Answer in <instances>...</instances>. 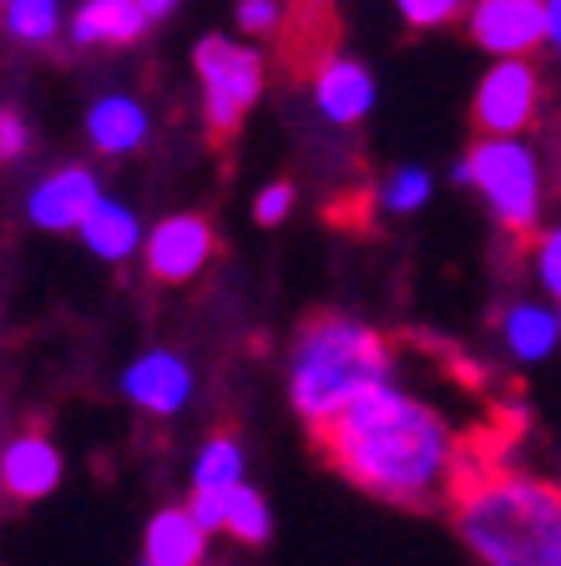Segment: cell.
<instances>
[{
  "mask_svg": "<svg viewBox=\"0 0 561 566\" xmlns=\"http://www.w3.org/2000/svg\"><path fill=\"white\" fill-rule=\"evenodd\" d=\"M314 446L344 481L389 506H430L435 491L460 475L450 424L395 385L374 389L370 400L344 410L334 424L314 430Z\"/></svg>",
  "mask_w": 561,
  "mask_h": 566,
  "instance_id": "cell-1",
  "label": "cell"
},
{
  "mask_svg": "<svg viewBox=\"0 0 561 566\" xmlns=\"http://www.w3.org/2000/svg\"><path fill=\"white\" fill-rule=\"evenodd\" d=\"M456 531L480 566H561V485L516 471L456 475Z\"/></svg>",
  "mask_w": 561,
  "mask_h": 566,
  "instance_id": "cell-2",
  "label": "cell"
},
{
  "mask_svg": "<svg viewBox=\"0 0 561 566\" xmlns=\"http://www.w3.org/2000/svg\"><path fill=\"white\" fill-rule=\"evenodd\" d=\"M389 344L350 314H309L289 349V400L309 430L334 424L344 410L389 385Z\"/></svg>",
  "mask_w": 561,
  "mask_h": 566,
  "instance_id": "cell-3",
  "label": "cell"
},
{
  "mask_svg": "<svg viewBox=\"0 0 561 566\" xmlns=\"http://www.w3.org/2000/svg\"><path fill=\"white\" fill-rule=\"evenodd\" d=\"M470 163V182L486 192L496 223L511 238H531L537 233V212H541V167L531 157V147L506 137H480L466 153Z\"/></svg>",
  "mask_w": 561,
  "mask_h": 566,
  "instance_id": "cell-4",
  "label": "cell"
},
{
  "mask_svg": "<svg viewBox=\"0 0 561 566\" xmlns=\"http://www.w3.org/2000/svg\"><path fill=\"white\" fill-rule=\"evenodd\" d=\"M193 66L202 76V117H208V137L228 142L238 122L248 117V106L263 92V56L248 46H233L228 35H202L193 51Z\"/></svg>",
  "mask_w": 561,
  "mask_h": 566,
  "instance_id": "cell-5",
  "label": "cell"
},
{
  "mask_svg": "<svg viewBox=\"0 0 561 566\" xmlns=\"http://www.w3.org/2000/svg\"><path fill=\"white\" fill-rule=\"evenodd\" d=\"M541 106V76L531 61H496L486 71V82L476 86V102H470V117L486 137H506L516 142V132H527L537 122Z\"/></svg>",
  "mask_w": 561,
  "mask_h": 566,
  "instance_id": "cell-6",
  "label": "cell"
},
{
  "mask_svg": "<svg viewBox=\"0 0 561 566\" xmlns=\"http://www.w3.org/2000/svg\"><path fill=\"white\" fill-rule=\"evenodd\" d=\"M466 35L501 61H527V51H537L551 35V11L547 0H476V11L466 15Z\"/></svg>",
  "mask_w": 561,
  "mask_h": 566,
  "instance_id": "cell-7",
  "label": "cell"
},
{
  "mask_svg": "<svg viewBox=\"0 0 561 566\" xmlns=\"http://www.w3.org/2000/svg\"><path fill=\"white\" fill-rule=\"evenodd\" d=\"M212 253H218V233H212V223L198 218V212H173V218H163V223L147 233V243H142L147 273H153L157 283L198 279L212 263Z\"/></svg>",
  "mask_w": 561,
  "mask_h": 566,
  "instance_id": "cell-8",
  "label": "cell"
},
{
  "mask_svg": "<svg viewBox=\"0 0 561 566\" xmlns=\"http://www.w3.org/2000/svg\"><path fill=\"white\" fill-rule=\"evenodd\" d=\"M96 202H102V188H96V177L86 172V167H61V172L41 177L31 188V198H25V218H31L35 228H46V233H82L86 218L96 212Z\"/></svg>",
  "mask_w": 561,
  "mask_h": 566,
  "instance_id": "cell-9",
  "label": "cell"
},
{
  "mask_svg": "<svg viewBox=\"0 0 561 566\" xmlns=\"http://www.w3.org/2000/svg\"><path fill=\"white\" fill-rule=\"evenodd\" d=\"M122 389H127V400L147 415H177L193 395V369L167 349H153L142 354L137 365L122 375Z\"/></svg>",
  "mask_w": 561,
  "mask_h": 566,
  "instance_id": "cell-10",
  "label": "cell"
},
{
  "mask_svg": "<svg viewBox=\"0 0 561 566\" xmlns=\"http://www.w3.org/2000/svg\"><path fill=\"white\" fill-rule=\"evenodd\" d=\"M0 485L11 501H41L61 485V450L46 436H15L0 455Z\"/></svg>",
  "mask_w": 561,
  "mask_h": 566,
  "instance_id": "cell-11",
  "label": "cell"
},
{
  "mask_svg": "<svg viewBox=\"0 0 561 566\" xmlns=\"http://www.w3.org/2000/svg\"><path fill=\"white\" fill-rule=\"evenodd\" d=\"M142 556L153 566H202L208 562V531L187 506H163L142 531Z\"/></svg>",
  "mask_w": 561,
  "mask_h": 566,
  "instance_id": "cell-12",
  "label": "cell"
},
{
  "mask_svg": "<svg viewBox=\"0 0 561 566\" xmlns=\"http://www.w3.org/2000/svg\"><path fill=\"white\" fill-rule=\"evenodd\" d=\"M314 102H319V112H324L329 122L350 127V122L370 117V106H374V76L360 66V61L334 56L314 76Z\"/></svg>",
  "mask_w": 561,
  "mask_h": 566,
  "instance_id": "cell-13",
  "label": "cell"
},
{
  "mask_svg": "<svg viewBox=\"0 0 561 566\" xmlns=\"http://www.w3.org/2000/svg\"><path fill=\"white\" fill-rule=\"evenodd\" d=\"M147 31L137 0H86L76 21H71V41L76 46H127Z\"/></svg>",
  "mask_w": 561,
  "mask_h": 566,
  "instance_id": "cell-14",
  "label": "cell"
},
{
  "mask_svg": "<svg viewBox=\"0 0 561 566\" xmlns=\"http://www.w3.org/2000/svg\"><path fill=\"white\" fill-rule=\"evenodd\" d=\"M86 137H92V147L106 157L132 153V147H142V137H147V112H142L132 96H102V102L86 112Z\"/></svg>",
  "mask_w": 561,
  "mask_h": 566,
  "instance_id": "cell-15",
  "label": "cell"
},
{
  "mask_svg": "<svg viewBox=\"0 0 561 566\" xmlns=\"http://www.w3.org/2000/svg\"><path fill=\"white\" fill-rule=\"evenodd\" d=\"M82 238H86V248H92L96 259H106V263L132 259V253H137V243H147V238H142V228H137V218H132V208H122L117 198L96 202V212L86 218Z\"/></svg>",
  "mask_w": 561,
  "mask_h": 566,
  "instance_id": "cell-16",
  "label": "cell"
},
{
  "mask_svg": "<svg viewBox=\"0 0 561 566\" xmlns=\"http://www.w3.org/2000/svg\"><path fill=\"white\" fill-rule=\"evenodd\" d=\"M561 339V314L537 304H516L506 314V344H511L516 359H547Z\"/></svg>",
  "mask_w": 561,
  "mask_h": 566,
  "instance_id": "cell-17",
  "label": "cell"
},
{
  "mask_svg": "<svg viewBox=\"0 0 561 566\" xmlns=\"http://www.w3.org/2000/svg\"><path fill=\"white\" fill-rule=\"evenodd\" d=\"M243 485V446L233 436H212L193 460V491H238Z\"/></svg>",
  "mask_w": 561,
  "mask_h": 566,
  "instance_id": "cell-18",
  "label": "cell"
},
{
  "mask_svg": "<svg viewBox=\"0 0 561 566\" xmlns=\"http://www.w3.org/2000/svg\"><path fill=\"white\" fill-rule=\"evenodd\" d=\"M222 531H228L233 542H243V546H263L273 536L269 501H263L253 485H238V491H228V521H222Z\"/></svg>",
  "mask_w": 561,
  "mask_h": 566,
  "instance_id": "cell-19",
  "label": "cell"
},
{
  "mask_svg": "<svg viewBox=\"0 0 561 566\" xmlns=\"http://www.w3.org/2000/svg\"><path fill=\"white\" fill-rule=\"evenodd\" d=\"M6 31L25 46H51L61 31V6L56 0H6Z\"/></svg>",
  "mask_w": 561,
  "mask_h": 566,
  "instance_id": "cell-20",
  "label": "cell"
},
{
  "mask_svg": "<svg viewBox=\"0 0 561 566\" xmlns=\"http://www.w3.org/2000/svg\"><path fill=\"white\" fill-rule=\"evenodd\" d=\"M425 198H430V177H425L420 167H399V172H389V182H385V208L415 212Z\"/></svg>",
  "mask_w": 561,
  "mask_h": 566,
  "instance_id": "cell-21",
  "label": "cell"
},
{
  "mask_svg": "<svg viewBox=\"0 0 561 566\" xmlns=\"http://www.w3.org/2000/svg\"><path fill=\"white\" fill-rule=\"evenodd\" d=\"M399 15H405L415 31H425V25H445L460 15V0H395Z\"/></svg>",
  "mask_w": 561,
  "mask_h": 566,
  "instance_id": "cell-22",
  "label": "cell"
},
{
  "mask_svg": "<svg viewBox=\"0 0 561 566\" xmlns=\"http://www.w3.org/2000/svg\"><path fill=\"white\" fill-rule=\"evenodd\" d=\"M238 25H243L248 35H279V25H283L279 0H243V6H238Z\"/></svg>",
  "mask_w": 561,
  "mask_h": 566,
  "instance_id": "cell-23",
  "label": "cell"
},
{
  "mask_svg": "<svg viewBox=\"0 0 561 566\" xmlns=\"http://www.w3.org/2000/svg\"><path fill=\"white\" fill-rule=\"evenodd\" d=\"M289 208H293V182H273V188L258 192L253 218L263 228H273V223H283V218H289Z\"/></svg>",
  "mask_w": 561,
  "mask_h": 566,
  "instance_id": "cell-24",
  "label": "cell"
},
{
  "mask_svg": "<svg viewBox=\"0 0 561 566\" xmlns=\"http://www.w3.org/2000/svg\"><path fill=\"white\" fill-rule=\"evenodd\" d=\"M187 511H193V516H198V526L212 536V531H222V521H228V491H193Z\"/></svg>",
  "mask_w": 561,
  "mask_h": 566,
  "instance_id": "cell-25",
  "label": "cell"
},
{
  "mask_svg": "<svg viewBox=\"0 0 561 566\" xmlns=\"http://www.w3.org/2000/svg\"><path fill=\"white\" fill-rule=\"evenodd\" d=\"M537 273H541V283H547L551 294L561 298V228L541 238V248H537Z\"/></svg>",
  "mask_w": 561,
  "mask_h": 566,
  "instance_id": "cell-26",
  "label": "cell"
},
{
  "mask_svg": "<svg viewBox=\"0 0 561 566\" xmlns=\"http://www.w3.org/2000/svg\"><path fill=\"white\" fill-rule=\"evenodd\" d=\"M0 153H6V163H15V157L25 153V127H21V117H15V112H6V117H0Z\"/></svg>",
  "mask_w": 561,
  "mask_h": 566,
  "instance_id": "cell-27",
  "label": "cell"
},
{
  "mask_svg": "<svg viewBox=\"0 0 561 566\" xmlns=\"http://www.w3.org/2000/svg\"><path fill=\"white\" fill-rule=\"evenodd\" d=\"M137 6H142V15H147V21H163V15L173 11L177 0H137Z\"/></svg>",
  "mask_w": 561,
  "mask_h": 566,
  "instance_id": "cell-28",
  "label": "cell"
},
{
  "mask_svg": "<svg viewBox=\"0 0 561 566\" xmlns=\"http://www.w3.org/2000/svg\"><path fill=\"white\" fill-rule=\"evenodd\" d=\"M547 11H551V41L561 51V0H547Z\"/></svg>",
  "mask_w": 561,
  "mask_h": 566,
  "instance_id": "cell-29",
  "label": "cell"
},
{
  "mask_svg": "<svg viewBox=\"0 0 561 566\" xmlns=\"http://www.w3.org/2000/svg\"><path fill=\"white\" fill-rule=\"evenodd\" d=\"M142 566H153V562H142Z\"/></svg>",
  "mask_w": 561,
  "mask_h": 566,
  "instance_id": "cell-30",
  "label": "cell"
}]
</instances>
